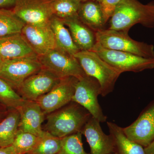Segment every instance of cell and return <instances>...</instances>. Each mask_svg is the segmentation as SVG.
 I'll use <instances>...</instances> for the list:
<instances>
[{
	"label": "cell",
	"instance_id": "6da1fadb",
	"mask_svg": "<svg viewBox=\"0 0 154 154\" xmlns=\"http://www.w3.org/2000/svg\"><path fill=\"white\" fill-rule=\"evenodd\" d=\"M92 116L78 103L72 102L46 115L45 130L56 137L63 138L81 132Z\"/></svg>",
	"mask_w": 154,
	"mask_h": 154
},
{
	"label": "cell",
	"instance_id": "7a4b0ae2",
	"mask_svg": "<svg viewBox=\"0 0 154 154\" xmlns=\"http://www.w3.org/2000/svg\"><path fill=\"white\" fill-rule=\"evenodd\" d=\"M138 24L154 28V5H143L137 0H121L110 18L108 29L128 33Z\"/></svg>",
	"mask_w": 154,
	"mask_h": 154
},
{
	"label": "cell",
	"instance_id": "3957f363",
	"mask_svg": "<svg viewBox=\"0 0 154 154\" xmlns=\"http://www.w3.org/2000/svg\"><path fill=\"white\" fill-rule=\"evenodd\" d=\"M74 56L87 75L96 79L101 88L100 96L112 93L121 72L111 66L92 51H79Z\"/></svg>",
	"mask_w": 154,
	"mask_h": 154
},
{
	"label": "cell",
	"instance_id": "277c9868",
	"mask_svg": "<svg viewBox=\"0 0 154 154\" xmlns=\"http://www.w3.org/2000/svg\"><path fill=\"white\" fill-rule=\"evenodd\" d=\"M96 42L108 49L130 53L142 57L154 58V47L134 40L124 31L107 29L96 33Z\"/></svg>",
	"mask_w": 154,
	"mask_h": 154
},
{
	"label": "cell",
	"instance_id": "5b68a950",
	"mask_svg": "<svg viewBox=\"0 0 154 154\" xmlns=\"http://www.w3.org/2000/svg\"><path fill=\"white\" fill-rule=\"evenodd\" d=\"M91 51L122 73L127 72H139L154 69V58H148L130 53L107 49L97 42Z\"/></svg>",
	"mask_w": 154,
	"mask_h": 154
},
{
	"label": "cell",
	"instance_id": "8992f818",
	"mask_svg": "<svg viewBox=\"0 0 154 154\" xmlns=\"http://www.w3.org/2000/svg\"><path fill=\"white\" fill-rule=\"evenodd\" d=\"M42 68L37 55L5 60L0 66V78L17 91L26 79Z\"/></svg>",
	"mask_w": 154,
	"mask_h": 154
},
{
	"label": "cell",
	"instance_id": "52a82bcc",
	"mask_svg": "<svg viewBox=\"0 0 154 154\" xmlns=\"http://www.w3.org/2000/svg\"><path fill=\"white\" fill-rule=\"evenodd\" d=\"M38 58L43 68L60 79L74 77L80 79L86 75L74 55L60 50H51Z\"/></svg>",
	"mask_w": 154,
	"mask_h": 154
},
{
	"label": "cell",
	"instance_id": "ba28073f",
	"mask_svg": "<svg viewBox=\"0 0 154 154\" xmlns=\"http://www.w3.org/2000/svg\"><path fill=\"white\" fill-rule=\"evenodd\" d=\"M100 94L101 88L98 81L86 75L78 80L72 102L82 106L100 122H105L107 117L98 102V97Z\"/></svg>",
	"mask_w": 154,
	"mask_h": 154
},
{
	"label": "cell",
	"instance_id": "9c48e42d",
	"mask_svg": "<svg viewBox=\"0 0 154 154\" xmlns=\"http://www.w3.org/2000/svg\"><path fill=\"white\" fill-rule=\"evenodd\" d=\"M79 79L69 77L61 79L52 90L36 101L46 115L71 102Z\"/></svg>",
	"mask_w": 154,
	"mask_h": 154
},
{
	"label": "cell",
	"instance_id": "30bf717a",
	"mask_svg": "<svg viewBox=\"0 0 154 154\" xmlns=\"http://www.w3.org/2000/svg\"><path fill=\"white\" fill-rule=\"evenodd\" d=\"M54 0H16L12 10L25 24L48 23L53 16Z\"/></svg>",
	"mask_w": 154,
	"mask_h": 154
},
{
	"label": "cell",
	"instance_id": "8fae6325",
	"mask_svg": "<svg viewBox=\"0 0 154 154\" xmlns=\"http://www.w3.org/2000/svg\"><path fill=\"white\" fill-rule=\"evenodd\" d=\"M122 128L130 140L144 148L147 146L154 140V99L144 108L135 121Z\"/></svg>",
	"mask_w": 154,
	"mask_h": 154
},
{
	"label": "cell",
	"instance_id": "7c38bea8",
	"mask_svg": "<svg viewBox=\"0 0 154 154\" xmlns=\"http://www.w3.org/2000/svg\"><path fill=\"white\" fill-rule=\"evenodd\" d=\"M61 79L43 68L28 77L17 91L25 100L36 101L51 91Z\"/></svg>",
	"mask_w": 154,
	"mask_h": 154
},
{
	"label": "cell",
	"instance_id": "4fadbf2b",
	"mask_svg": "<svg viewBox=\"0 0 154 154\" xmlns=\"http://www.w3.org/2000/svg\"><path fill=\"white\" fill-rule=\"evenodd\" d=\"M21 33L37 56L56 48L54 34L49 22L41 24H25Z\"/></svg>",
	"mask_w": 154,
	"mask_h": 154
},
{
	"label": "cell",
	"instance_id": "5bb4252c",
	"mask_svg": "<svg viewBox=\"0 0 154 154\" xmlns=\"http://www.w3.org/2000/svg\"><path fill=\"white\" fill-rule=\"evenodd\" d=\"M91 148V154L115 153V144L112 136L103 132L100 122L91 116L82 131Z\"/></svg>",
	"mask_w": 154,
	"mask_h": 154
},
{
	"label": "cell",
	"instance_id": "9a60e30c",
	"mask_svg": "<svg viewBox=\"0 0 154 154\" xmlns=\"http://www.w3.org/2000/svg\"><path fill=\"white\" fill-rule=\"evenodd\" d=\"M17 110L20 113L19 130L30 133L39 137L44 130L42 125L46 118V114L35 101L24 100Z\"/></svg>",
	"mask_w": 154,
	"mask_h": 154
},
{
	"label": "cell",
	"instance_id": "2e32d148",
	"mask_svg": "<svg viewBox=\"0 0 154 154\" xmlns=\"http://www.w3.org/2000/svg\"><path fill=\"white\" fill-rule=\"evenodd\" d=\"M62 20L80 51H91L96 42V32L80 20L78 14Z\"/></svg>",
	"mask_w": 154,
	"mask_h": 154
},
{
	"label": "cell",
	"instance_id": "e0dca14e",
	"mask_svg": "<svg viewBox=\"0 0 154 154\" xmlns=\"http://www.w3.org/2000/svg\"><path fill=\"white\" fill-rule=\"evenodd\" d=\"M0 55L4 60L36 55L21 33L0 37Z\"/></svg>",
	"mask_w": 154,
	"mask_h": 154
},
{
	"label": "cell",
	"instance_id": "ac0fdd59",
	"mask_svg": "<svg viewBox=\"0 0 154 154\" xmlns=\"http://www.w3.org/2000/svg\"><path fill=\"white\" fill-rule=\"evenodd\" d=\"M78 15L80 20L96 33L105 29L107 22L102 8L94 0L81 3Z\"/></svg>",
	"mask_w": 154,
	"mask_h": 154
},
{
	"label": "cell",
	"instance_id": "d6986e66",
	"mask_svg": "<svg viewBox=\"0 0 154 154\" xmlns=\"http://www.w3.org/2000/svg\"><path fill=\"white\" fill-rule=\"evenodd\" d=\"M107 124L114 140L116 154H146L144 148L127 137L122 128L111 122Z\"/></svg>",
	"mask_w": 154,
	"mask_h": 154
},
{
	"label": "cell",
	"instance_id": "ffe728a7",
	"mask_svg": "<svg viewBox=\"0 0 154 154\" xmlns=\"http://www.w3.org/2000/svg\"><path fill=\"white\" fill-rule=\"evenodd\" d=\"M55 38L56 48L74 55L80 51L61 19L53 16L49 21Z\"/></svg>",
	"mask_w": 154,
	"mask_h": 154
},
{
	"label": "cell",
	"instance_id": "44dd1931",
	"mask_svg": "<svg viewBox=\"0 0 154 154\" xmlns=\"http://www.w3.org/2000/svg\"><path fill=\"white\" fill-rule=\"evenodd\" d=\"M20 113L15 108H10L6 117L0 122V147L12 146L19 131Z\"/></svg>",
	"mask_w": 154,
	"mask_h": 154
},
{
	"label": "cell",
	"instance_id": "7402d4cb",
	"mask_svg": "<svg viewBox=\"0 0 154 154\" xmlns=\"http://www.w3.org/2000/svg\"><path fill=\"white\" fill-rule=\"evenodd\" d=\"M25 25L13 10L0 9V37L21 33Z\"/></svg>",
	"mask_w": 154,
	"mask_h": 154
},
{
	"label": "cell",
	"instance_id": "603a6c76",
	"mask_svg": "<svg viewBox=\"0 0 154 154\" xmlns=\"http://www.w3.org/2000/svg\"><path fill=\"white\" fill-rule=\"evenodd\" d=\"M62 138L56 137L44 130L38 137V141L33 150V154H58L61 148Z\"/></svg>",
	"mask_w": 154,
	"mask_h": 154
},
{
	"label": "cell",
	"instance_id": "cb8c5ba5",
	"mask_svg": "<svg viewBox=\"0 0 154 154\" xmlns=\"http://www.w3.org/2000/svg\"><path fill=\"white\" fill-rule=\"evenodd\" d=\"M38 137L30 133L18 131L12 146L17 154H28L33 150Z\"/></svg>",
	"mask_w": 154,
	"mask_h": 154
},
{
	"label": "cell",
	"instance_id": "d4e9b609",
	"mask_svg": "<svg viewBox=\"0 0 154 154\" xmlns=\"http://www.w3.org/2000/svg\"><path fill=\"white\" fill-rule=\"evenodd\" d=\"M81 3L80 0H54L53 14L62 19L74 16L78 14Z\"/></svg>",
	"mask_w": 154,
	"mask_h": 154
},
{
	"label": "cell",
	"instance_id": "484cf974",
	"mask_svg": "<svg viewBox=\"0 0 154 154\" xmlns=\"http://www.w3.org/2000/svg\"><path fill=\"white\" fill-rule=\"evenodd\" d=\"M24 100L11 86L0 78V102L9 108L17 109Z\"/></svg>",
	"mask_w": 154,
	"mask_h": 154
},
{
	"label": "cell",
	"instance_id": "4316f807",
	"mask_svg": "<svg viewBox=\"0 0 154 154\" xmlns=\"http://www.w3.org/2000/svg\"><path fill=\"white\" fill-rule=\"evenodd\" d=\"M81 132L62 138L61 148L58 154H91L84 150Z\"/></svg>",
	"mask_w": 154,
	"mask_h": 154
},
{
	"label": "cell",
	"instance_id": "83f0119b",
	"mask_svg": "<svg viewBox=\"0 0 154 154\" xmlns=\"http://www.w3.org/2000/svg\"><path fill=\"white\" fill-rule=\"evenodd\" d=\"M101 6L106 21L110 19L116 6L121 0H94Z\"/></svg>",
	"mask_w": 154,
	"mask_h": 154
},
{
	"label": "cell",
	"instance_id": "f1b7e54d",
	"mask_svg": "<svg viewBox=\"0 0 154 154\" xmlns=\"http://www.w3.org/2000/svg\"><path fill=\"white\" fill-rule=\"evenodd\" d=\"M16 0H0V9H8L14 8Z\"/></svg>",
	"mask_w": 154,
	"mask_h": 154
},
{
	"label": "cell",
	"instance_id": "f546056e",
	"mask_svg": "<svg viewBox=\"0 0 154 154\" xmlns=\"http://www.w3.org/2000/svg\"><path fill=\"white\" fill-rule=\"evenodd\" d=\"M10 108L0 102V122L6 117Z\"/></svg>",
	"mask_w": 154,
	"mask_h": 154
},
{
	"label": "cell",
	"instance_id": "4dcf8cb0",
	"mask_svg": "<svg viewBox=\"0 0 154 154\" xmlns=\"http://www.w3.org/2000/svg\"><path fill=\"white\" fill-rule=\"evenodd\" d=\"M0 154H17L12 146L6 147H0Z\"/></svg>",
	"mask_w": 154,
	"mask_h": 154
},
{
	"label": "cell",
	"instance_id": "1f68e13d",
	"mask_svg": "<svg viewBox=\"0 0 154 154\" xmlns=\"http://www.w3.org/2000/svg\"><path fill=\"white\" fill-rule=\"evenodd\" d=\"M146 154H154V140L147 146L144 148Z\"/></svg>",
	"mask_w": 154,
	"mask_h": 154
},
{
	"label": "cell",
	"instance_id": "d6a6232c",
	"mask_svg": "<svg viewBox=\"0 0 154 154\" xmlns=\"http://www.w3.org/2000/svg\"><path fill=\"white\" fill-rule=\"evenodd\" d=\"M3 61H4V59H3L2 57H1V56L0 55V66H1L2 63Z\"/></svg>",
	"mask_w": 154,
	"mask_h": 154
},
{
	"label": "cell",
	"instance_id": "836d02e7",
	"mask_svg": "<svg viewBox=\"0 0 154 154\" xmlns=\"http://www.w3.org/2000/svg\"><path fill=\"white\" fill-rule=\"evenodd\" d=\"M88 1V0H80L81 2L82 3L84 2H86V1Z\"/></svg>",
	"mask_w": 154,
	"mask_h": 154
},
{
	"label": "cell",
	"instance_id": "e575fe53",
	"mask_svg": "<svg viewBox=\"0 0 154 154\" xmlns=\"http://www.w3.org/2000/svg\"><path fill=\"white\" fill-rule=\"evenodd\" d=\"M115 154V153H111V154Z\"/></svg>",
	"mask_w": 154,
	"mask_h": 154
},
{
	"label": "cell",
	"instance_id": "d590c367",
	"mask_svg": "<svg viewBox=\"0 0 154 154\" xmlns=\"http://www.w3.org/2000/svg\"><path fill=\"white\" fill-rule=\"evenodd\" d=\"M32 154V153H29V154Z\"/></svg>",
	"mask_w": 154,
	"mask_h": 154
}]
</instances>
